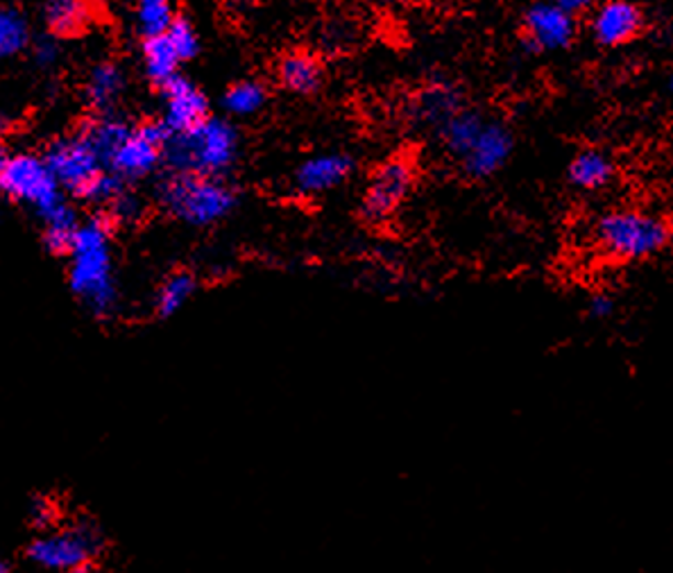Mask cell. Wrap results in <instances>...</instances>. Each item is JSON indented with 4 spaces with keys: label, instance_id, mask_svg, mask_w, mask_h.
Instances as JSON below:
<instances>
[{
    "label": "cell",
    "instance_id": "cell-1",
    "mask_svg": "<svg viewBox=\"0 0 673 573\" xmlns=\"http://www.w3.org/2000/svg\"><path fill=\"white\" fill-rule=\"evenodd\" d=\"M592 243L615 263H647L673 247V222L642 207H613L592 222Z\"/></svg>",
    "mask_w": 673,
    "mask_h": 573
},
{
    "label": "cell",
    "instance_id": "cell-2",
    "mask_svg": "<svg viewBox=\"0 0 673 573\" xmlns=\"http://www.w3.org/2000/svg\"><path fill=\"white\" fill-rule=\"evenodd\" d=\"M68 265V282L85 307L107 318L119 304V290L114 282V258H111V227L104 218H91L78 227L73 236Z\"/></svg>",
    "mask_w": 673,
    "mask_h": 573
},
{
    "label": "cell",
    "instance_id": "cell-3",
    "mask_svg": "<svg viewBox=\"0 0 673 573\" xmlns=\"http://www.w3.org/2000/svg\"><path fill=\"white\" fill-rule=\"evenodd\" d=\"M241 155L239 130L222 119H205L181 134H170L164 157L175 173L220 177Z\"/></svg>",
    "mask_w": 673,
    "mask_h": 573
},
{
    "label": "cell",
    "instance_id": "cell-4",
    "mask_svg": "<svg viewBox=\"0 0 673 573\" xmlns=\"http://www.w3.org/2000/svg\"><path fill=\"white\" fill-rule=\"evenodd\" d=\"M159 202L170 216L186 224L209 227L236 209L239 196L220 177L175 173L162 184Z\"/></svg>",
    "mask_w": 673,
    "mask_h": 573
},
{
    "label": "cell",
    "instance_id": "cell-5",
    "mask_svg": "<svg viewBox=\"0 0 673 573\" xmlns=\"http://www.w3.org/2000/svg\"><path fill=\"white\" fill-rule=\"evenodd\" d=\"M100 547L102 540L98 530L87 521H78L62 528H48L30 544L27 558L48 571L66 573L89 566L91 560L100 553Z\"/></svg>",
    "mask_w": 673,
    "mask_h": 573
},
{
    "label": "cell",
    "instance_id": "cell-6",
    "mask_svg": "<svg viewBox=\"0 0 673 573\" xmlns=\"http://www.w3.org/2000/svg\"><path fill=\"white\" fill-rule=\"evenodd\" d=\"M0 190L16 202L30 205L42 218L55 211L62 200V186L51 173L46 159L16 155L0 170Z\"/></svg>",
    "mask_w": 673,
    "mask_h": 573
},
{
    "label": "cell",
    "instance_id": "cell-7",
    "mask_svg": "<svg viewBox=\"0 0 673 573\" xmlns=\"http://www.w3.org/2000/svg\"><path fill=\"white\" fill-rule=\"evenodd\" d=\"M649 23V12L640 0H602L587 14L592 42L604 51H617L640 42Z\"/></svg>",
    "mask_w": 673,
    "mask_h": 573
},
{
    "label": "cell",
    "instance_id": "cell-8",
    "mask_svg": "<svg viewBox=\"0 0 673 573\" xmlns=\"http://www.w3.org/2000/svg\"><path fill=\"white\" fill-rule=\"evenodd\" d=\"M578 40V19L553 0H536L521 14V46L531 55L563 53Z\"/></svg>",
    "mask_w": 673,
    "mask_h": 573
},
{
    "label": "cell",
    "instance_id": "cell-9",
    "mask_svg": "<svg viewBox=\"0 0 673 573\" xmlns=\"http://www.w3.org/2000/svg\"><path fill=\"white\" fill-rule=\"evenodd\" d=\"M416 184V170L413 164L404 157H395L384 162L377 170L372 173L363 202H361V213L367 222H386L393 218L399 207L406 202Z\"/></svg>",
    "mask_w": 673,
    "mask_h": 573
},
{
    "label": "cell",
    "instance_id": "cell-10",
    "mask_svg": "<svg viewBox=\"0 0 673 573\" xmlns=\"http://www.w3.org/2000/svg\"><path fill=\"white\" fill-rule=\"evenodd\" d=\"M168 136L170 134L162 123H145L132 128L128 139L117 147L114 155L107 159L109 173L119 175L123 181L147 177L164 159Z\"/></svg>",
    "mask_w": 673,
    "mask_h": 573
},
{
    "label": "cell",
    "instance_id": "cell-11",
    "mask_svg": "<svg viewBox=\"0 0 673 573\" xmlns=\"http://www.w3.org/2000/svg\"><path fill=\"white\" fill-rule=\"evenodd\" d=\"M46 164L59 186L80 198L102 173V159L85 134L53 143L46 155Z\"/></svg>",
    "mask_w": 673,
    "mask_h": 573
},
{
    "label": "cell",
    "instance_id": "cell-12",
    "mask_svg": "<svg viewBox=\"0 0 673 573\" xmlns=\"http://www.w3.org/2000/svg\"><path fill=\"white\" fill-rule=\"evenodd\" d=\"M512 152H515L512 128L501 119L488 117L476 141L459 159V164L465 177L483 181V179H490L497 173H501L508 166Z\"/></svg>",
    "mask_w": 673,
    "mask_h": 573
},
{
    "label": "cell",
    "instance_id": "cell-13",
    "mask_svg": "<svg viewBox=\"0 0 673 573\" xmlns=\"http://www.w3.org/2000/svg\"><path fill=\"white\" fill-rule=\"evenodd\" d=\"M354 173V159L347 152H318V155L299 162L293 173L295 194L305 198L324 196L329 190L343 186Z\"/></svg>",
    "mask_w": 673,
    "mask_h": 573
},
{
    "label": "cell",
    "instance_id": "cell-14",
    "mask_svg": "<svg viewBox=\"0 0 673 573\" xmlns=\"http://www.w3.org/2000/svg\"><path fill=\"white\" fill-rule=\"evenodd\" d=\"M164 89V119L162 125L168 134H181L209 119V102L205 93L191 82L177 75Z\"/></svg>",
    "mask_w": 673,
    "mask_h": 573
},
{
    "label": "cell",
    "instance_id": "cell-15",
    "mask_svg": "<svg viewBox=\"0 0 673 573\" xmlns=\"http://www.w3.org/2000/svg\"><path fill=\"white\" fill-rule=\"evenodd\" d=\"M619 175L617 159L604 147H581L567 164V181L581 194H602Z\"/></svg>",
    "mask_w": 673,
    "mask_h": 573
},
{
    "label": "cell",
    "instance_id": "cell-16",
    "mask_svg": "<svg viewBox=\"0 0 673 573\" xmlns=\"http://www.w3.org/2000/svg\"><path fill=\"white\" fill-rule=\"evenodd\" d=\"M277 82L293 96H313L324 82V66L311 53H288L277 64Z\"/></svg>",
    "mask_w": 673,
    "mask_h": 573
},
{
    "label": "cell",
    "instance_id": "cell-17",
    "mask_svg": "<svg viewBox=\"0 0 673 573\" xmlns=\"http://www.w3.org/2000/svg\"><path fill=\"white\" fill-rule=\"evenodd\" d=\"M488 121L483 111L465 104L461 111H456L452 119H446L435 132L444 145V150L452 155L456 162L465 155V152L472 147V143L476 141L481 128Z\"/></svg>",
    "mask_w": 673,
    "mask_h": 573
},
{
    "label": "cell",
    "instance_id": "cell-18",
    "mask_svg": "<svg viewBox=\"0 0 673 573\" xmlns=\"http://www.w3.org/2000/svg\"><path fill=\"white\" fill-rule=\"evenodd\" d=\"M465 96L452 87V85H431L429 89H424L418 98V117L422 123L433 125L435 130L446 121L452 119L456 111H461L465 107Z\"/></svg>",
    "mask_w": 673,
    "mask_h": 573
},
{
    "label": "cell",
    "instance_id": "cell-19",
    "mask_svg": "<svg viewBox=\"0 0 673 573\" xmlns=\"http://www.w3.org/2000/svg\"><path fill=\"white\" fill-rule=\"evenodd\" d=\"M125 91V73L114 62H100L91 68L87 78V100L96 109H109Z\"/></svg>",
    "mask_w": 673,
    "mask_h": 573
},
{
    "label": "cell",
    "instance_id": "cell-20",
    "mask_svg": "<svg viewBox=\"0 0 673 573\" xmlns=\"http://www.w3.org/2000/svg\"><path fill=\"white\" fill-rule=\"evenodd\" d=\"M143 68L150 82H155L159 87L168 85L173 78H177V68L181 64L177 51L168 42L166 34L150 36L143 40Z\"/></svg>",
    "mask_w": 673,
    "mask_h": 573
},
{
    "label": "cell",
    "instance_id": "cell-21",
    "mask_svg": "<svg viewBox=\"0 0 673 573\" xmlns=\"http://www.w3.org/2000/svg\"><path fill=\"white\" fill-rule=\"evenodd\" d=\"M268 104V89L258 80H241L222 96V107L234 119H250Z\"/></svg>",
    "mask_w": 673,
    "mask_h": 573
},
{
    "label": "cell",
    "instance_id": "cell-22",
    "mask_svg": "<svg viewBox=\"0 0 673 573\" xmlns=\"http://www.w3.org/2000/svg\"><path fill=\"white\" fill-rule=\"evenodd\" d=\"M91 21L89 0H51L46 23L53 34H75Z\"/></svg>",
    "mask_w": 673,
    "mask_h": 573
},
{
    "label": "cell",
    "instance_id": "cell-23",
    "mask_svg": "<svg viewBox=\"0 0 673 573\" xmlns=\"http://www.w3.org/2000/svg\"><path fill=\"white\" fill-rule=\"evenodd\" d=\"M134 19L143 40H150V36L166 34L177 16L173 0H136Z\"/></svg>",
    "mask_w": 673,
    "mask_h": 573
},
{
    "label": "cell",
    "instance_id": "cell-24",
    "mask_svg": "<svg viewBox=\"0 0 673 573\" xmlns=\"http://www.w3.org/2000/svg\"><path fill=\"white\" fill-rule=\"evenodd\" d=\"M132 132V128L117 117H102L98 121H93L85 136L89 139V143L93 145V150L100 155L102 164H107V159L114 155L117 147L128 139V134Z\"/></svg>",
    "mask_w": 673,
    "mask_h": 573
},
{
    "label": "cell",
    "instance_id": "cell-25",
    "mask_svg": "<svg viewBox=\"0 0 673 573\" xmlns=\"http://www.w3.org/2000/svg\"><path fill=\"white\" fill-rule=\"evenodd\" d=\"M42 220L46 224L44 241H46L48 250L55 252V254H68L73 236H75V232H78V227H80L75 211L66 202H62L55 211H51Z\"/></svg>",
    "mask_w": 673,
    "mask_h": 573
},
{
    "label": "cell",
    "instance_id": "cell-26",
    "mask_svg": "<svg viewBox=\"0 0 673 573\" xmlns=\"http://www.w3.org/2000/svg\"><path fill=\"white\" fill-rule=\"evenodd\" d=\"M196 288H198V282H196V277L191 273H175V275H170L162 284V288L157 293L155 309H157L159 318H170L177 311H181L184 304L194 297Z\"/></svg>",
    "mask_w": 673,
    "mask_h": 573
},
{
    "label": "cell",
    "instance_id": "cell-27",
    "mask_svg": "<svg viewBox=\"0 0 673 573\" xmlns=\"http://www.w3.org/2000/svg\"><path fill=\"white\" fill-rule=\"evenodd\" d=\"M30 42L25 16L14 8H0V59L19 55Z\"/></svg>",
    "mask_w": 673,
    "mask_h": 573
},
{
    "label": "cell",
    "instance_id": "cell-28",
    "mask_svg": "<svg viewBox=\"0 0 673 573\" xmlns=\"http://www.w3.org/2000/svg\"><path fill=\"white\" fill-rule=\"evenodd\" d=\"M166 36H168V42L173 44V48L177 51L181 62H191V59L198 57V53H200V34H198V30L194 27L191 21L177 16L175 23L168 27Z\"/></svg>",
    "mask_w": 673,
    "mask_h": 573
},
{
    "label": "cell",
    "instance_id": "cell-29",
    "mask_svg": "<svg viewBox=\"0 0 673 573\" xmlns=\"http://www.w3.org/2000/svg\"><path fill=\"white\" fill-rule=\"evenodd\" d=\"M125 194V188H123V179L119 177V175H114V173H109V170H102L93 181H91V186L87 188V194L82 196L85 200H89V202H96V205H111L114 202L119 196H123Z\"/></svg>",
    "mask_w": 673,
    "mask_h": 573
},
{
    "label": "cell",
    "instance_id": "cell-30",
    "mask_svg": "<svg viewBox=\"0 0 673 573\" xmlns=\"http://www.w3.org/2000/svg\"><path fill=\"white\" fill-rule=\"evenodd\" d=\"M617 295H613L610 290H596L594 295H589L585 313L589 320L596 322H606L617 313Z\"/></svg>",
    "mask_w": 673,
    "mask_h": 573
},
{
    "label": "cell",
    "instance_id": "cell-31",
    "mask_svg": "<svg viewBox=\"0 0 673 573\" xmlns=\"http://www.w3.org/2000/svg\"><path fill=\"white\" fill-rule=\"evenodd\" d=\"M111 209V216H114V220H121V222H134L139 220L141 216V202L134 198V196H119L114 202L109 205Z\"/></svg>",
    "mask_w": 673,
    "mask_h": 573
},
{
    "label": "cell",
    "instance_id": "cell-32",
    "mask_svg": "<svg viewBox=\"0 0 673 573\" xmlns=\"http://www.w3.org/2000/svg\"><path fill=\"white\" fill-rule=\"evenodd\" d=\"M30 517H32V524H34L36 528H40V530H48V528L55 524L57 510H55V506H53L48 499H36V502L32 504Z\"/></svg>",
    "mask_w": 673,
    "mask_h": 573
},
{
    "label": "cell",
    "instance_id": "cell-33",
    "mask_svg": "<svg viewBox=\"0 0 673 573\" xmlns=\"http://www.w3.org/2000/svg\"><path fill=\"white\" fill-rule=\"evenodd\" d=\"M553 3L558 8H563L565 12L574 14L576 19H581V16H587L598 3H602V0H553Z\"/></svg>",
    "mask_w": 673,
    "mask_h": 573
},
{
    "label": "cell",
    "instance_id": "cell-34",
    "mask_svg": "<svg viewBox=\"0 0 673 573\" xmlns=\"http://www.w3.org/2000/svg\"><path fill=\"white\" fill-rule=\"evenodd\" d=\"M36 59H40L42 64H53L57 59V44L53 40L42 42L40 46H36Z\"/></svg>",
    "mask_w": 673,
    "mask_h": 573
},
{
    "label": "cell",
    "instance_id": "cell-35",
    "mask_svg": "<svg viewBox=\"0 0 673 573\" xmlns=\"http://www.w3.org/2000/svg\"><path fill=\"white\" fill-rule=\"evenodd\" d=\"M664 91H666L669 96H673V68L664 75Z\"/></svg>",
    "mask_w": 673,
    "mask_h": 573
},
{
    "label": "cell",
    "instance_id": "cell-36",
    "mask_svg": "<svg viewBox=\"0 0 673 573\" xmlns=\"http://www.w3.org/2000/svg\"><path fill=\"white\" fill-rule=\"evenodd\" d=\"M5 164H8V157H5V150H3V145H0V170L5 168Z\"/></svg>",
    "mask_w": 673,
    "mask_h": 573
},
{
    "label": "cell",
    "instance_id": "cell-37",
    "mask_svg": "<svg viewBox=\"0 0 673 573\" xmlns=\"http://www.w3.org/2000/svg\"><path fill=\"white\" fill-rule=\"evenodd\" d=\"M66 573H93L91 566H80V569H73V571H66Z\"/></svg>",
    "mask_w": 673,
    "mask_h": 573
},
{
    "label": "cell",
    "instance_id": "cell-38",
    "mask_svg": "<svg viewBox=\"0 0 673 573\" xmlns=\"http://www.w3.org/2000/svg\"><path fill=\"white\" fill-rule=\"evenodd\" d=\"M0 573H10V564L5 560H0Z\"/></svg>",
    "mask_w": 673,
    "mask_h": 573
}]
</instances>
